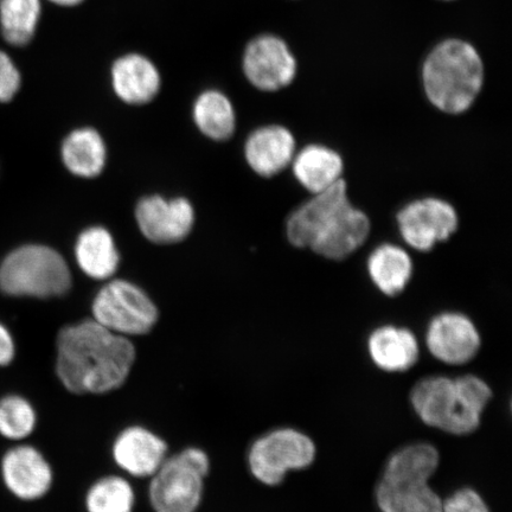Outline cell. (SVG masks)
I'll use <instances>...</instances> for the list:
<instances>
[{
	"instance_id": "cell-23",
	"label": "cell",
	"mask_w": 512,
	"mask_h": 512,
	"mask_svg": "<svg viewBox=\"0 0 512 512\" xmlns=\"http://www.w3.org/2000/svg\"><path fill=\"white\" fill-rule=\"evenodd\" d=\"M41 0H0V29L6 43L22 48L34 40Z\"/></svg>"
},
{
	"instance_id": "cell-8",
	"label": "cell",
	"mask_w": 512,
	"mask_h": 512,
	"mask_svg": "<svg viewBox=\"0 0 512 512\" xmlns=\"http://www.w3.org/2000/svg\"><path fill=\"white\" fill-rule=\"evenodd\" d=\"M370 232L369 216L347 198L320 217L309 249L324 259L343 261L367 242Z\"/></svg>"
},
{
	"instance_id": "cell-21",
	"label": "cell",
	"mask_w": 512,
	"mask_h": 512,
	"mask_svg": "<svg viewBox=\"0 0 512 512\" xmlns=\"http://www.w3.org/2000/svg\"><path fill=\"white\" fill-rule=\"evenodd\" d=\"M76 260L88 277L96 280L111 278L119 266V253L110 232L102 227L85 230L75 247Z\"/></svg>"
},
{
	"instance_id": "cell-26",
	"label": "cell",
	"mask_w": 512,
	"mask_h": 512,
	"mask_svg": "<svg viewBox=\"0 0 512 512\" xmlns=\"http://www.w3.org/2000/svg\"><path fill=\"white\" fill-rule=\"evenodd\" d=\"M36 426V413L21 396H8L0 400V434L19 440L29 437Z\"/></svg>"
},
{
	"instance_id": "cell-24",
	"label": "cell",
	"mask_w": 512,
	"mask_h": 512,
	"mask_svg": "<svg viewBox=\"0 0 512 512\" xmlns=\"http://www.w3.org/2000/svg\"><path fill=\"white\" fill-rule=\"evenodd\" d=\"M194 120L204 136L214 140H227L235 131L234 107L227 96L219 91H207L198 96Z\"/></svg>"
},
{
	"instance_id": "cell-19",
	"label": "cell",
	"mask_w": 512,
	"mask_h": 512,
	"mask_svg": "<svg viewBox=\"0 0 512 512\" xmlns=\"http://www.w3.org/2000/svg\"><path fill=\"white\" fill-rule=\"evenodd\" d=\"M368 350L377 367L389 373L411 369L419 358V343L411 330L384 325L370 335Z\"/></svg>"
},
{
	"instance_id": "cell-15",
	"label": "cell",
	"mask_w": 512,
	"mask_h": 512,
	"mask_svg": "<svg viewBox=\"0 0 512 512\" xmlns=\"http://www.w3.org/2000/svg\"><path fill=\"white\" fill-rule=\"evenodd\" d=\"M382 512H443V501L430 479L383 472L376 491Z\"/></svg>"
},
{
	"instance_id": "cell-20",
	"label": "cell",
	"mask_w": 512,
	"mask_h": 512,
	"mask_svg": "<svg viewBox=\"0 0 512 512\" xmlns=\"http://www.w3.org/2000/svg\"><path fill=\"white\" fill-rule=\"evenodd\" d=\"M368 273L377 290L384 296L395 297L406 290L413 277V260L405 248L384 243L368 258Z\"/></svg>"
},
{
	"instance_id": "cell-13",
	"label": "cell",
	"mask_w": 512,
	"mask_h": 512,
	"mask_svg": "<svg viewBox=\"0 0 512 512\" xmlns=\"http://www.w3.org/2000/svg\"><path fill=\"white\" fill-rule=\"evenodd\" d=\"M3 478L8 489L24 501H35L47 494L53 472L42 454L31 446H18L5 454Z\"/></svg>"
},
{
	"instance_id": "cell-4",
	"label": "cell",
	"mask_w": 512,
	"mask_h": 512,
	"mask_svg": "<svg viewBox=\"0 0 512 512\" xmlns=\"http://www.w3.org/2000/svg\"><path fill=\"white\" fill-rule=\"evenodd\" d=\"M72 286L67 262L46 246L29 245L16 249L0 266V290L9 296L60 297Z\"/></svg>"
},
{
	"instance_id": "cell-1",
	"label": "cell",
	"mask_w": 512,
	"mask_h": 512,
	"mask_svg": "<svg viewBox=\"0 0 512 512\" xmlns=\"http://www.w3.org/2000/svg\"><path fill=\"white\" fill-rule=\"evenodd\" d=\"M136 349L130 338L114 334L96 320L67 326L57 337L56 371L74 394H105L123 386Z\"/></svg>"
},
{
	"instance_id": "cell-12",
	"label": "cell",
	"mask_w": 512,
	"mask_h": 512,
	"mask_svg": "<svg viewBox=\"0 0 512 512\" xmlns=\"http://www.w3.org/2000/svg\"><path fill=\"white\" fill-rule=\"evenodd\" d=\"M426 344L437 360L452 366L470 362L480 348L475 323L458 312H444L431 320Z\"/></svg>"
},
{
	"instance_id": "cell-2",
	"label": "cell",
	"mask_w": 512,
	"mask_h": 512,
	"mask_svg": "<svg viewBox=\"0 0 512 512\" xmlns=\"http://www.w3.org/2000/svg\"><path fill=\"white\" fill-rule=\"evenodd\" d=\"M491 398L488 384L475 375L427 377L411 394L414 411L427 426L454 435L477 430Z\"/></svg>"
},
{
	"instance_id": "cell-6",
	"label": "cell",
	"mask_w": 512,
	"mask_h": 512,
	"mask_svg": "<svg viewBox=\"0 0 512 512\" xmlns=\"http://www.w3.org/2000/svg\"><path fill=\"white\" fill-rule=\"evenodd\" d=\"M93 316L114 334L143 336L156 325L158 310L142 288L126 280H114L96 294Z\"/></svg>"
},
{
	"instance_id": "cell-7",
	"label": "cell",
	"mask_w": 512,
	"mask_h": 512,
	"mask_svg": "<svg viewBox=\"0 0 512 512\" xmlns=\"http://www.w3.org/2000/svg\"><path fill=\"white\" fill-rule=\"evenodd\" d=\"M316 458V446L302 432L280 428L255 441L248 454L253 476L266 485H279L288 472L304 470Z\"/></svg>"
},
{
	"instance_id": "cell-3",
	"label": "cell",
	"mask_w": 512,
	"mask_h": 512,
	"mask_svg": "<svg viewBox=\"0 0 512 512\" xmlns=\"http://www.w3.org/2000/svg\"><path fill=\"white\" fill-rule=\"evenodd\" d=\"M427 99L440 112L464 114L475 105L484 85L482 57L472 44L447 40L438 44L422 67Z\"/></svg>"
},
{
	"instance_id": "cell-29",
	"label": "cell",
	"mask_w": 512,
	"mask_h": 512,
	"mask_svg": "<svg viewBox=\"0 0 512 512\" xmlns=\"http://www.w3.org/2000/svg\"><path fill=\"white\" fill-rule=\"evenodd\" d=\"M15 356V344L10 332L0 324V366H8Z\"/></svg>"
},
{
	"instance_id": "cell-18",
	"label": "cell",
	"mask_w": 512,
	"mask_h": 512,
	"mask_svg": "<svg viewBox=\"0 0 512 512\" xmlns=\"http://www.w3.org/2000/svg\"><path fill=\"white\" fill-rule=\"evenodd\" d=\"M292 171L298 183L315 195L332 187L343 178V158L331 147L311 144L296 153Z\"/></svg>"
},
{
	"instance_id": "cell-11",
	"label": "cell",
	"mask_w": 512,
	"mask_h": 512,
	"mask_svg": "<svg viewBox=\"0 0 512 512\" xmlns=\"http://www.w3.org/2000/svg\"><path fill=\"white\" fill-rule=\"evenodd\" d=\"M136 217L145 238L159 245L184 240L195 221L194 208L185 198L169 201L160 196L143 198L138 203Z\"/></svg>"
},
{
	"instance_id": "cell-10",
	"label": "cell",
	"mask_w": 512,
	"mask_h": 512,
	"mask_svg": "<svg viewBox=\"0 0 512 512\" xmlns=\"http://www.w3.org/2000/svg\"><path fill=\"white\" fill-rule=\"evenodd\" d=\"M243 72L262 92H278L296 79L297 61L285 41L262 35L248 44L243 55Z\"/></svg>"
},
{
	"instance_id": "cell-14",
	"label": "cell",
	"mask_w": 512,
	"mask_h": 512,
	"mask_svg": "<svg viewBox=\"0 0 512 512\" xmlns=\"http://www.w3.org/2000/svg\"><path fill=\"white\" fill-rule=\"evenodd\" d=\"M297 153L293 133L285 126L270 125L258 128L248 137L245 156L255 174L270 178L291 166Z\"/></svg>"
},
{
	"instance_id": "cell-30",
	"label": "cell",
	"mask_w": 512,
	"mask_h": 512,
	"mask_svg": "<svg viewBox=\"0 0 512 512\" xmlns=\"http://www.w3.org/2000/svg\"><path fill=\"white\" fill-rule=\"evenodd\" d=\"M50 2L60 6H76L85 0H50Z\"/></svg>"
},
{
	"instance_id": "cell-9",
	"label": "cell",
	"mask_w": 512,
	"mask_h": 512,
	"mask_svg": "<svg viewBox=\"0 0 512 512\" xmlns=\"http://www.w3.org/2000/svg\"><path fill=\"white\" fill-rule=\"evenodd\" d=\"M398 224L402 240L415 251L427 253L457 232L459 216L451 203L425 197L403 207Z\"/></svg>"
},
{
	"instance_id": "cell-16",
	"label": "cell",
	"mask_w": 512,
	"mask_h": 512,
	"mask_svg": "<svg viewBox=\"0 0 512 512\" xmlns=\"http://www.w3.org/2000/svg\"><path fill=\"white\" fill-rule=\"evenodd\" d=\"M168 446L144 427H130L113 446L115 463L134 477H152L165 462Z\"/></svg>"
},
{
	"instance_id": "cell-17",
	"label": "cell",
	"mask_w": 512,
	"mask_h": 512,
	"mask_svg": "<svg viewBox=\"0 0 512 512\" xmlns=\"http://www.w3.org/2000/svg\"><path fill=\"white\" fill-rule=\"evenodd\" d=\"M115 94L130 105H145L159 93L160 74L147 57L140 54L121 56L112 67Z\"/></svg>"
},
{
	"instance_id": "cell-28",
	"label": "cell",
	"mask_w": 512,
	"mask_h": 512,
	"mask_svg": "<svg viewBox=\"0 0 512 512\" xmlns=\"http://www.w3.org/2000/svg\"><path fill=\"white\" fill-rule=\"evenodd\" d=\"M21 73L10 56L0 50V102H9L15 98L21 88Z\"/></svg>"
},
{
	"instance_id": "cell-5",
	"label": "cell",
	"mask_w": 512,
	"mask_h": 512,
	"mask_svg": "<svg viewBox=\"0 0 512 512\" xmlns=\"http://www.w3.org/2000/svg\"><path fill=\"white\" fill-rule=\"evenodd\" d=\"M210 469L206 453L187 448L166 458L150 485V501L156 512H196Z\"/></svg>"
},
{
	"instance_id": "cell-27",
	"label": "cell",
	"mask_w": 512,
	"mask_h": 512,
	"mask_svg": "<svg viewBox=\"0 0 512 512\" xmlns=\"http://www.w3.org/2000/svg\"><path fill=\"white\" fill-rule=\"evenodd\" d=\"M443 512H491L482 496L472 489H462L446 499Z\"/></svg>"
},
{
	"instance_id": "cell-22",
	"label": "cell",
	"mask_w": 512,
	"mask_h": 512,
	"mask_svg": "<svg viewBox=\"0 0 512 512\" xmlns=\"http://www.w3.org/2000/svg\"><path fill=\"white\" fill-rule=\"evenodd\" d=\"M106 145L93 128H80L69 134L62 145V159L75 176L93 178L106 165Z\"/></svg>"
},
{
	"instance_id": "cell-25",
	"label": "cell",
	"mask_w": 512,
	"mask_h": 512,
	"mask_svg": "<svg viewBox=\"0 0 512 512\" xmlns=\"http://www.w3.org/2000/svg\"><path fill=\"white\" fill-rule=\"evenodd\" d=\"M86 505L88 512H132L134 491L124 478H102L88 491Z\"/></svg>"
}]
</instances>
